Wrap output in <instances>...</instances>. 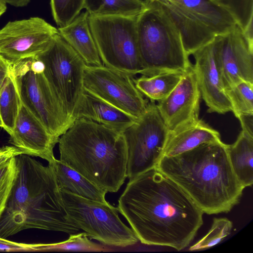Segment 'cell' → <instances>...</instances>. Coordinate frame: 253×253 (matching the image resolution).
Instances as JSON below:
<instances>
[{"instance_id": "cell-34", "label": "cell", "mask_w": 253, "mask_h": 253, "mask_svg": "<svg viewBox=\"0 0 253 253\" xmlns=\"http://www.w3.org/2000/svg\"><path fill=\"white\" fill-rule=\"evenodd\" d=\"M237 118L241 123L242 131L253 135V114H241Z\"/></svg>"}, {"instance_id": "cell-19", "label": "cell", "mask_w": 253, "mask_h": 253, "mask_svg": "<svg viewBox=\"0 0 253 253\" xmlns=\"http://www.w3.org/2000/svg\"><path fill=\"white\" fill-rule=\"evenodd\" d=\"M219 141V132L198 118L169 130L162 156H176L201 144Z\"/></svg>"}, {"instance_id": "cell-12", "label": "cell", "mask_w": 253, "mask_h": 253, "mask_svg": "<svg viewBox=\"0 0 253 253\" xmlns=\"http://www.w3.org/2000/svg\"><path fill=\"white\" fill-rule=\"evenodd\" d=\"M133 77L104 65H85L84 88L136 119L146 111L147 99L136 88Z\"/></svg>"}, {"instance_id": "cell-1", "label": "cell", "mask_w": 253, "mask_h": 253, "mask_svg": "<svg viewBox=\"0 0 253 253\" xmlns=\"http://www.w3.org/2000/svg\"><path fill=\"white\" fill-rule=\"evenodd\" d=\"M117 208L142 244L178 251L190 245L203 224L201 209L155 168L129 180Z\"/></svg>"}, {"instance_id": "cell-31", "label": "cell", "mask_w": 253, "mask_h": 253, "mask_svg": "<svg viewBox=\"0 0 253 253\" xmlns=\"http://www.w3.org/2000/svg\"><path fill=\"white\" fill-rule=\"evenodd\" d=\"M18 171L16 157L0 164V218L6 208Z\"/></svg>"}, {"instance_id": "cell-32", "label": "cell", "mask_w": 253, "mask_h": 253, "mask_svg": "<svg viewBox=\"0 0 253 253\" xmlns=\"http://www.w3.org/2000/svg\"><path fill=\"white\" fill-rule=\"evenodd\" d=\"M0 251L37 252V244L17 243L0 237Z\"/></svg>"}, {"instance_id": "cell-35", "label": "cell", "mask_w": 253, "mask_h": 253, "mask_svg": "<svg viewBox=\"0 0 253 253\" xmlns=\"http://www.w3.org/2000/svg\"><path fill=\"white\" fill-rule=\"evenodd\" d=\"M11 71V66L0 58V89Z\"/></svg>"}, {"instance_id": "cell-14", "label": "cell", "mask_w": 253, "mask_h": 253, "mask_svg": "<svg viewBox=\"0 0 253 253\" xmlns=\"http://www.w3.org/2000/svg\"><path fill=\"white\" fill-rule=\"evenodd\" d=\"M225 90L245 81L253 84V41L237 25L213 40Z\"/></svg>"}, {"instance_id": "cell-27", "label": "cell", "mask_w": 253, "mask_h": 253, "mask_svg": "<svg viewBox=\"0 0 253 253\" xmlns=\"http://www.w3.org/2000/svg\"><path fill=\"white\" fill-rule=\"evenodd\" d=\"M211 0L230 12L245 35L253 41V0Z\"/></svg>"}, {"instance_id": "cell-18", "label": "cell", "mask_w": 253, "mask_h": 253, "mask_svg": "<svg viewBox=\"0 0 253 253\" xmlns=\"http://www.w3.org/2000/svg\"><path fill=\"white\" fill-rule=\"evenodd\" d=\"M84 118L123 132L137 119L84 88L72 117Z\"/></svg>"}, {"instance_id": "cell-17", "label": "cell", "mask_w": 253, "mask_h": 253, "mask_svg": "<svg viewBox=\"0 0 253 253\" xmlns=\"http://www.w3.org/2000/svg\"><path fill=\"white\" fill-rule=\"evenodd\" d=\"M9 135V143L20 149L24 154L40 157L48 164L56 160L53 148L60 137L51 134L21 100L14 129Z\"/></svg>"}, {"instance_id": "cell-3", "label": "cell", "mask_w": 253, "mask_h": 253, "mask_svg": "<svg viewBox=\"0 0 253 253\" xmlns=\"http://www.w3.org/2000/svg\"><path fill=\"white\" fill-rule=\"evenodd\" d=\"M16 159L18 171L0 218V237L28 229L78 232L68 218L53 164L44 166L24 154Z\"/></svg>"}, {"instance_id": "cell-15", "label": "cell", "mask_w": 253, "mask_h": 253, "mask_svg": "<svg viewBox=\"0 0 253 253\" xmlns=\"http://www.w3.org/2000/svg\"><path fill=\"white\" fill-rule=\"evenodd\" d=\"M201 97L196 74L192 65L184 72L171 92L157 105L169 130L199 118Z\"/></svg>"}, {"instance_id": "cell-30", "label": "cell", "mask_w": 253, "mask_h": 253, "mask_svg": "<svg viewBox=\"0 0 253 253\" xmlns=\"http://www.w3.org/2000/svg\"><path fill=\"white\" fill-rule=\"evenodd\" d=\"M85 0H50L53 19L59 28L69 24L84 8Z\"/></svg>"}, {"instance_id": "cell-29", "label": "cell", "mask_w": 253, "mask_h": 253, "mask_svg": "<svg viewBox=\"0 0 253 253\" xmlns=\"http://www.w3.org/2000/svg\"><path fill=\"white\" fill-rule=\"evenodd\" d=\"M233 228L231 221L225 217L214 218L207 233L192 245L190 251H202L219 244L230 234Z\"/></svg>"}, {"instance_id": "cell-28", "label": "cell", "mask_w": 253, "mask_h": 253, "mask_svg": "<svg viewBox=\"0 0 253 253\" xmlns=\"http://www.w3.org/2000/svg\"><path fill=\"white\" fill-rule=\"evenodd\" d=\"M225 91L236 118L241 114H253V84L240 82Z\"/></svg>"}, {"instance_id": "cell-24", "label": "cell", "mask_w": 253, "mask_h": 253, "mask_svg": "<svg viewBox=\"0 0 253 253\" xmlns=\"http://www.w3.org/2000/svg\"><path fill=\"white\" fill-rule=\"evenodd\" d=\"M142 0H85L84 8L95 16H138L146 8Z\"/></svg>"}, {"instance_id": "cell-4", "label": "cell", "mask_w": 253, "mask_h": 253, "mask_svg": "<svg viewBox=\"0 0 253 253\" xmlns=\"http://www.w3.org/2000/svg\"><path fill=\"white\" fill-rule=\"evenodd\" d=\"M60 160L107 192H117L126 175L123 132L92 121L73 122L59 139Z\"/></svg>"}, {"instance_id": "cell-23", "label": "cell", "mask_w": 253, "mask_h": 253, "mask_svg": "<svg viewBox=\"0 0 253 253\" xmlns=\"http://www.w3.org/2000/svg\"><path fill=\"white\" fill-rule=\"evenodd\" d=\"M185 72V71H184ZM184 72L169 71L133 79L138 90L152 101L166 97L181 80Z\"/></svg>"}, {"instance_id": "cell-13", "label": "cell", "mask_w": 253, "mask_h": 253, "mask_svg": "<svg viewBox=\"0 0 253 253\" xmlns=\"http://www.w3.org/2000/svg\"><path fill=\"white\" fill-rule=\"evenodd\" d=\"M58 34L57 29L39 17L9 21L0 29V58L11 67L36 57Z\"/></svg>"}, {"instance_id": "cell-8", "label": "cell", "mask_w": 253, "mask_h": 253, "mask_svg": "<svg viewBox=\"0 0 253 253\" xmlns=\"http://www.w3.org/2000/svg\"><path fill=\"white\" fill-rule=\"evenodd\" d=\"M70 221L103 245L126 247L138 242L133 230L121 220L117 207L60 189Z\"/></svg>"}, {"instance_id": "cell-5", "label": "cell", "mask_w": 253, "mask_h": 253, "mask_svg": "<svg viewBox=\"0 0 253 253\" xmlns=\"http://www.w3.org/2000/svg\"><path fill=\"white\" fill-rule=\"evenodd\" d=\"M146 7L137 16L139 53L144 74L151 76L169 71H185L192 65L180 33L155 1L145 0Z\"/></svg>"}, {"instance_id": "cell-33", "label": "cell", "mask_w": 253, "mask_h": 253, "mask_svg": "<svg viewBox=\"0 0 253 253\" xmlns=\"http://www.w3.org/2000/svg\"><path fill=\"white\" fill-rule=\"evenodd\" d=\"M24 152L14 146H4L0 147V164L15 157Z\"/></svg>"}, {"instance_id": "cell-38", "label": "cell", "mask_w": 253, "mask_h": 253, "mask_svg": "<svg viewBox=\"0 0 253 253\" xmlns=\"http://www.w3.org/2000/svg\"><path fill=\"white\" fill-rule=\"evenodd\" d=\"M0 127H2V123L0 118Z\"/></svg>"}, {"instance_id": "cell-11", "label": "cell", "mask_w": 253, "mask_h": 253, "mask_svg": "<svg viewBox=\"0 0 253 253\" xmlns=\"http://www.w3.org/2000/svg\"><path fill=\"white\" fill-rule=\"evenodd\" d=\"M29 58L11 67L20 100L51 134L59 138L71 124L43 72L33 71Z\"/></svg>"}, {"instance_id": "cell-37", "label": "cell", "mask_w": 253, "mask_h": 253, "mask_svg": "<svg viewBox=\"0 0 253 253\" xmlns=\"http://www.w3.org/2000/svg\"><path fill=\"white\" fill-rule=\"evenodd\" d=\"M6 3L2 0H0V17L6 11Z\"/></svg>"}, {"instance_id": "cell-7", "label": "cell", "mask_w": 253, "mask_h": 253, "mask_svg": "<svg viewBox=\"0 0 253 253\" xmlns=\"http://www.w3.org/2000/svg\"><path fill=\"white\" fill-rule=\"evenodd\" d=\"M137 18L88 15L90 29L103 65L131 77L144 74L137 44Z\"/></svg>"}, {"instance_id": "cell-22", "label": "cell", "mask_w": 253, "mask_h": 253, "mask_svg": "<svg viewBox=\"0 0 253 253\" xmlns=\"http://www.w3.org/2000/svg\"><path fill=\"white\" fill-rule=\"evenodd\" d=\"M227 151L232 169L245 187L253 183V135L241 131L236 141L227 144Z\"/></svg>"}, {"instance_id": "cell-21", "label": "cell", "mask_w": 253, "mask_h": 253, "mask_svg": "<svg viewBox=\"0 0 253 253\" xmlns=\"http://www.w3.org/2000/svg\"><path fill=\"white\" fill-rule=\"evenodd\" d=\"M54 168L60 189L65 190L79 196L106 203L107 192L100 189L79 172L60 160L52 163Z\"/></svg>"}, {"instance_id": "cell-6", "label": "cell", "mask_w": 253, "mask_h": 253, "mask_svg": "<svg viewBox=\"0 0 253 253\" xmlns=\"http://www.w3.org/2000/svg\"><path fill=\"white\" fill-rule=\"evenodd\" d=\"M156 2L179 30L188 56L238 25L226 9L211 0H149Z\"/></svg>"}, {"instance_id": "cell-2", "label": "cell", "mask_w": 253, "mask_h": 253, "mask_svg": "<svg viewBox=\"0 0 253 253\" xmlns=\"http://www.w3.org/2000/svg\"><path fill=\"white\" fill-rule=\"evenodd\" d=\"M155 168L208 214L229 212L245 189L232 169L227 144L222 141L205 143L176 156H163Z\"/></svg>"}, {"instance_id": "cell-16", "label": "cell", "mask_w": 253, "mask_h": 253, "mask_svg": "<svg viewBox=\"0 0 253 253\" xmlns=\"http://www.w3.org/2000/svg\"><path fill=\"white\" fill-rule=\"evenodd\" d=\"M192 55L195 60L193 66L201 96L208 107L207 111L220 114L232 112L218 65L213 41Z\"/></svg>"}, {"instance_id": "cell-10", "label": "cell", "mask_w": 253, "mask_h": 253, "mask_svg": "<svg viewBox=\"0 0 253 253\" xmlns=\"http://www.w3.org/2000/svg\"><path fill=\"white\" fill-rule=\"evenodd\" d=\"M169 132L155 102H148L145 112L123 132L127 153L126 175L129 180L156 167Z\"/></svg>"}, {"instance_id": "cell-36", "label": "cell", "mask_w": 253, "mask_h": 253, "mask_svg": "<svg viewBox=\"0 0 253 253\" xmlns=\"http://www.w3.org/2000/svg\"><path fill=\"white\" fill-rule=\"evenodd\" d=\"M6 4L8 3L10 5L15 7H23L28 5L30 2L31 0H2Z\"/></svg>"}, {"instance_id": "cell-26", "label": "cell", "mask_w": 253, "mask_h": 253, "mask_svg": "<svg viewBox=\"0 0 253 253\" xmlns=\"http://www.w3.org/2000/svg\"><path fill=\"white\" fill-rule=\"evenodd\" d=\"M109 249L91 241L85 232L71 234L66 241L52 244H37V252H104Z\"/></svg>"}, {"instance_id": "cell-25", "label": "cell", "mask_w": 253, "mask_h": 253, "mask_svg": "<svg viewBox=\"0 0 253 253\" xmlns=\"http://www.w3.org/2000/svg\"><path fill=\"white\" fill-rule=\"evenodd\" d=\"M20 98L11 70L0 89V118L2 127L10 135L18 116Z\"/></svg>"}, {"instance_id": "cell-9", "label": "cell", "mask_w": 253, "mask_h": 253, "mask_svg": "<svg viewBox=\"0 0 253 253\" xmlns=\"http://www.w3.org/2000/svg\"><path fill=\"white\" fill-rule=\"evenodd\" d=\"M36 58L43 63V73L71 125L84 90V61L59 34Z\"/></svg>"}, {"instance_id": "cell-20", "label": "cell", "mask_w": 253, "mask_h": 253, "mask_svg": "<svg viewBox=\"0 0 253 253\" xmlns=\"http://www.w3.org/2000/svg\"><path fill=\"white\" fill-rule=\"evenodd\" d=\"M88 15L87 11L79 14L69 24L59 28V34L86 65H103L90 29Z\"/></svg>"}]
</instances>
